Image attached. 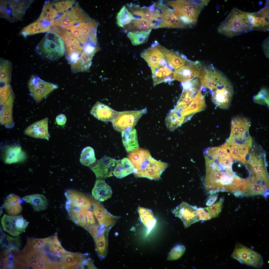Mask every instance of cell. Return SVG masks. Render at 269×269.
Here are the masks:
<instances>
[{
	"instance_id": "ba28073f",
	"label": "cell",
	"mask_w": 269,
	"mask_h": 269,
	"mask_svg": "<svg viewBox=\"0 0 269 269\" xmlns=\"http://www.w3.org/2000/svg\"><path fill=\"white\" fill-rule=\"evenodd\" d=\"M33 0H0V17L10 22L20 21Z\"/></svg>"
},
{
	"instance_id": "7dc6e473",
	"label": "cell",
	"mask_w": 269,
	"mask_h": 269,
	"mask_svg": "<svg viewBox=\"0 0 269 269\" xmlns=\"http://www.w3.org/2000/svg\"><path fill=\"white\" fill-rule=\"evenodd\" d=\"M223 198H221L215 204L209 206L204 208L208 211L212 218L217 217L221 211L224 202Z\"/></svg>"
},
{
	"instance_id": "db71d44e",
	"label": "cell",
	"mask_w": 269,
	"mask_h": 269,
	"mask_svg": "<svg viewBox=\"0 0 269 269\" xmlns=\"http://www.w3.org/2000/svg\"><path fill=\"white\" fill-rule=\"evenodd\" d=\"M67 121L66 117L65 115L62 114H61L58 115L56 117V121L57 124L60 126H63L65 125Z\"/></svg>"
},
{
	"instance_id": "52a82bcc",
	"label": "cell",
	"mask_w": 269,
	"mask_h": 269,
	"mask_svg": "<svg viewBox=\"0 0 269 269\" xmlns=\"http://www.w3.org/2000/svg\"><path fill=\"white\" fill-rule=\"evenodd\" d=\"M37 54L41 58L49 61L57 60L65 55L64 42L57 34L47 32L35 48Z\"/></svg>"
},
{
	"instance_id": "6da1fadb",
	"label": "cell",
	"mask_w": 269,
	"mask_h": 269,
	"mask_svg": "<svg viewBox=\"0 0 269 269\" xmlns=\"http://www.w3.org/2000/svg\"><path fill=\"white\" fill-rule=\"evenodd\" d=\"M206 174L204 185L207 194L229 192L236 194L242 188L244 180L232 171V166L224 162L225 158L209 156L204 157Z\"/></svg>"
},
{
	"instance_id": "b9f144b4",
	"label": "cell",
	"mask_w": 269,
	"mask_h": 269,
	"mask_svg": "<svg viewBox=\"0 0 269 269\" xmlns=\"http://www.w3.org/2000/svg\"><path fill=\"white\" fill-rule=\"evenodd\" d=\"M138 211L141 221L147 228L148 232H150L156 222L152 212L149 209L140 207H139Z\"/></svg>"
},
{
	"instance_id": "4dcf8cb0",
	"label": "cell",
	"mask_w": 269,
	"mask_h": 269,
	"mask_svg": "<svg viewBox=\"0 0 269 269\" xmlns=\"http://www.w3.org/2000/svg\"><path fill=\"white\" fill-rule=\"evenodd\" d=\"M117 112L108 106L98 101L93 107L90 113L99 120L104 122H111Z\"/></svg>"
},
{
	"instance_id": "f546056e",
	"label": "cell",
	"mask_w": 269,
	"mask_h": 269,
	"mask_svg": "<svg viewBox=\"0 0 269 269\" xmlns=\"http://www.w3.org/2000/svg\"><path fill=\"white\" fill-rule=\"evenodd\" d=\"M14 99L13 93L4 103L2 105L0 111V123L7 128L11 129L14 125L12 116V109Z\"/></svg>"
},
{
	"instance_id": "44dd1931",
	"label": "cell",
	"mask_w": 269,
	"mask_h": 269,
	"mask_svg": "<svg viewBox=\"0 0 269 269\" xmlns=\"http://www.w3.org/2000/svg\"><path fill=\"white\" fill-rule=\"evenodd\" d=\"M127 8L135 17L150 20L158 26L161 22L160 17L153 4L149 7L139 6L132 3L127 4Z\"/></svg>"
},
{
	"instance_id": "5bb4252c",
	"label": "cell",
	"mask_w": 269,
	"mask_h": 269,
	"mask_svg": "<svg viewBox=\"0 0 269 269\" xmlns=\"http://www.w3.org/2000/svg\"><path fill=\"white\" fill-rule=\"evenodd\" d=\"M153 4L160 17L161 22L158 28L182 29L189 27L174 14L172 9L162 1H159Z\"/></svg>"
},
{
	"instance_id": "9c48e42d",
	"label": "cell",
	"mask_w": 269,
	"mask_h": 269,
	"mask_svg": "<svg viewBox=\"0 0 269 269\" xmlns=\"http://www.w3.org/2000/svg\"><path fill=\"white\" fill-rule=\"evenodd\" d=\"M250 122L248 118L236 116L231 123V132L228 142L251 147L252 139L249 134Z\"/></svg>"
},
{
	"instance_id": "e575fe53",
	"label": "cell",
	"mask_w": 269,
	"mask_h": 269,
	"mask_svg": "<svg viewBox=\"0 0 269 269\" xmlns=\"http://www.w3.org/2000/svg\"><path fill=\"white\" fill-rule=\"evenodd\" d=\"M21 203L19 197L13 194H11L4 201L3 207L9 215H17L20 213L22 210Z\"/></svg>"
},
{
	"instance_id": "4fadbf2b",
	"label": "cell",
	"mask_w": 269,
	"mask_h": 269,
	"mask_svg": "<svg viewBox=\"0 0 269 269\" xmlns=\"http://www.w3.org/2000/svg\"><path fill=\"white\" fill-rule=\"evenodd\" d=\"M146 109L135 111L118 112L111 121L114 129L122 132L127 130L134 128L139 120L147 112Z\"/></svg>"
},
{
	"instance_id": "836d02e7",
	"label": "cell",
	"mask_w": 269,
	"mask_h": 269,
	"mask_svg": "<svg viewBox=\"0 0 269 269\" xmlns=\"http://www.w3.org/2000/svg\"><path fill=\"white\" fill-rule=\"evenodd\" d=\"M112 191L110 186L102 179L97 180L92 190V195L95 199L103 202L112 196Z\"/></svg>"
},
{
	"instance_id": "816d5d0a",
	"label": "cell",
	"mask_w": 269,
	"mask_h": 269,
	"mask_svg": "<svg viewBox=\"0 0 269 269\" xmlns=\"http://www.w3.org/2000/svg\"><path fill=\"white\" fill-rule=\"evenodd\" d=\"M100 227L98 226L89 225L86 229L94 237L97 236L100 233Z\"/></svg>"
},
{
	"instance_id": "e0dca14e",
	"label": "cell",
	"mask_w": 269,
	"mask_h": 269,
	"mask_svg": "<svg viewBox=\"0 0 269 269\" xmlns=\"http://www.w3.org/2000/svg\"><path fill=\"white\" fill-rule=\"evenodd\" d=\"M1 223L4 231L15 236L25 232L29 223L21 215L11 216L6 214L2 216Z\"/></svg>"
},
{
	"instance_id": "d6986e66",
	"label": "cell",
	"mask_w": 269,
	"mask_h": 269,
	"mask_svg": "<svg viewBox=\"0 0 269 269\" xmlns=\"http://www.w3.org/2000/svg\"><path fill=\"white\" fill-rule=\"evenodd\" d=\"M120 160H117L105 156L96 161L90 168L95 174L97 179H105L113 176L114 169Z\"/></svg>"
},
{
	"instance_id": "d6a6232c",
	"label": "cell",
	"mask_w": 269,
	"mask_h": 269,
	"mask_svg": "<svg viewBox=\"0 0 269 269\" xmlns=\"http://www.w3.org/2000/svg\"><path fill=\"white\" fill-rule=\"evenodd\" d=\"M221 146L229 151L233 159L245 164L246 155L248 152V145L227 141Z\"/></svg>"
},
{
	"instance_id": "7bdbcfd3",
	"label": "cell",
	"mask_w": 269,
	"mask_h": 269,
	"mask_svg": "<svg viewBox=\"0 0 269 269\" xmlns=\"http://www.w3.org/2000/svg\"><path fill=\"white\" fill-rule=\"evenodd\" d=\"M12 65L7 60L0 59V81L10 82L11 81Z\"/></svg>"
},
{
	"instance_id": "277c9868",
	"label": "cell",
	"mask_w": 269,
	"mask_h": 269,
	"mask_svg": "<svg viewBox=\"0 0 269 269\" xmlns=\"http://www.w3.org/2000/svg\"><path fill=\"white\" fill-rule=\"evenodd\" d=\"M17 256L13 258L14 265L18 268L34 269L57 268L56 262L47 255L45 249L38 248L28 251H17Z\"/></svg>"
},
{
	"instance_id": "5b68a950",
	"label": "cell",
	"mask_w": 269,
	"mask_h": 269,
	"mask_svg": "<svg viewBox=\"0 0 269 269\" xmlns=\"http://www.w3.org/2000/svg\"><path fill=\"white\" fill-rule=\"evenodd\" d=\"M248 12L234 8L218 28L220 34L231 38L253 30Z\"/></svg>"
},
{
	"instance_id": "1f68e13d",
	"label": "cell",
	"mask_w": 269,
	"mask_h": 269,
	"mask_svg": "<svg viewBox=\"0 0 269 269\" xmlns=\"http://www.w3.org/2000/svg\"><path fill=\"white\" fill-rule=\"evenodd\" d=\"M126 32L135 31H143L158 28V26L153 22L142 18H134L128 24L123 27Z\"/></svg>"
},
{
	"instance_id": "603a6c76",
	"label": "cell",
	"mask_w": 269,
	"mask_h": 269,
	"mask_svg": "<svg viewBox=\"0 0 269 269\" xmlns=\"http://www.w3.org/2000/svg\"><path fill=\"white\" fill-rule=\"evenodd\" d=\"M203 69L200 62L196 61L194 64L181 67L175 70L174 79L182 83L193 81L199 77Z\"/></svg>"
},
{
	"instance_id": "2e32d148",
	"label": "cell",
	"mask_w": 269,
	"mask_h": 269,
	"mask_svg": "<svg viewBox=\"0 0 269 269\" xmlns=\"http://www.w3.org/2000/svg\"><path fill=\"white\" fill-rule=\"evenodd\" d=\"M213 67L204 68L200 74L199 77L201 88L205 87L211 90L218 86L230 83L226 77Z\"/></svg>"
},
{
	"instance_id": "30bf717a",
	"label": "cell",
	"mask_w": 269,
	"mask_h": 269,
	"mask_svg": "<svg viewBox=\"0 0 269 269\" xmlns=\"http://www.w3.org/2000/svg\"><path fill=\"white\" fill-rule=\"evenodd\" d=\"M98 23L92 19L66 27L65 29L73 34L84 46L88 43L97 45V31Z\"/></svg>"
},
{
	"instance_id": "ee69618b",
	"label": "cell",
	"mask_w": 269,
	"mask_h": 269,
	"mask_svg": "<svg viewBox=\"0 0 269 269\" xmlns=\"http://www.w3.org/2000/svg\"><path fill=\"white\" fill-rule=\"evenodd\" d=\"M21 243L19 237L14 238L8 236H6L4 242L1 245V248L5 253L9 254L12 251L18 250Z\"/></svg>"
},
{
	"instance_id": "f6af8a7d",
	"label": "cell",
	"mask_w": 269,
	"mask_h": 269,
	"mask_svg": "<svg viewBox=\"0 0 269 269\" xmlns=\"http://www.w3.org/2000/svg\"><path fill=\"white\" fill-rule=\"evenodd\" d=\"M134 18L126 6L124 5L117 15V24L119 27H123L129 23Z\"/></svg>"
},
{
	"instance_id": "83f0119b",
	"label": "cell",
	"mask_w": 269,
	"mask_h": 269,
	"mask_svg": "<svg viewBox=\"0 0 269 269\" xmlns=\"http://www.w3.org/2000/svg\"><path fill=\"white\" fill-rule=\"evenodd\" d=\"M2 147L3 159L5 163L10 164L22 160L25 157L24 153L19 143L12 142Z\"/></svg>"
},
{
	"instance_id": "3957f363",
	"label": "cell",
	"mask_w": 269,
	"mask_h": 269,
	"mask_svg": "<svg viewBox=\"0 0 269 269\" xmlns=\"http://www.w3.org/2000/svg\"><path fill=\"white\" fill-rule=\"evenodd\" d=\"M52 3L56 13L50 32L55 27L64 28L92 19L75 0H53Z\"/></svg>"
},
{
	"instance_id": "c3c4849f",
	"label": "cell",
	"mask_w": 269,
	"mask_h": 269,
	"mask_svg": "<svg viewBox=\"0 0 269 269\" xmlns=\"http://www.w3.org/2000/svg\"><path fill=\"white\" fill-rule=\"evenodd\" d=\"M185 250V248L184 246L177 245L172 249L169 253L167 259L172 260L178 259L183 254Z\"/></svg>"
},
{
	"instance_id": "f35d334b",
	"label": "cell",
	"mask_w": 269,
	"mask_h": 269,
	"mask_svg": "<svg viewBox=\"0 0 269 269\" xmlns=\"http://www.w3.org/2000/svg\"><path fill=\"white\" fill-rule=\"evenodd\" d=\"M134 172L135 169L131 162L128 158H124L117 164L113 174L117 178L121 179Z\"/></svg>"
},
{
	"instance_id": "74e56055",
	"label": "cell",
	"mask_w": 269,
	"mask_h": 269,
	"mask_svg": "<svg viewBox=\"0 0 269 269\" xmlns=\"http://www.w3.org/2000/svg\"><path fill=\"white\" fill-rule=\"evenodd\" d=\"M22 199L29 203L33 209L37 211H40L46 209L49 205L48 200L44 195L36 194L27 195L24 197Z\"/></svg>"
},
{
	"instance_id": "f1b7e54d",
	"label": "cell",
	"mask_w": 269,
	"mask_h": 269,
	"mask_svg": "<svg viewBox=\"0 0 269 269\" xmlns=\"http://www.w3.org/2000/svg\"><path fill=\"white\" fill-rule=\"evenodd\" d=\"M48 120L46 118L31 124L25 129L24 134L32 137L48 140L50 136L48 130Z\"/></svg>"
},
{
	"instance_id": "9a60e30c",
	"label": "cell",
	"mask_w": 269,
	"mask_h": 269,
	"mask_svg": "<svg viewBox=\"0 0 269 269\" xmlns=\"http://www.w3.org/2000/svg\"><path fill=\"white\" fill-rule=\"evenodd\" d=\"M28 86L37 103H39L44 97L58 87L57 84L45 81L35 75H32L31 76Z\"/></svg>"
},
{
	"instance_id": "ac0fdd59",
	"label": "cell",
	"mask_w": 269,
	"mask_h": 269,
	"mask_svg": "<svg viewBox=\"0 0 269 269\" xmlns=\"http://www.w3.org/2000/svg\"><path fill=\"white\" fill-rule=\"evenodd\" d=\"M210 92L212 101L216 106L225 109L229 107L233 93L230 83L218 86Z\"/></svg>"
},
{
	"instance_id": "d4e9b609",
	"label": "cell",
	"mask_w": 269,
	"mask_h": 269,
	"mask_svg": "<svg viewBox=\"0 0 269 269\" xmlns=\"http://www.w3.org/2000/svg\"><path fill=\"white\" fill-rule=\"evenodd\" d=\"M158 47L165 56L170 67L174 71L181 67L195 63L188 59L184 55L172 51L161 46L159 43Z\"/></svg>"
},
{
	"instance_id": "8fae6325",
	"label": "cell",
	"mask_w": 269,
	"mask_h": 269,
	"mask_svg": "<svg viewBox=\"0 0 269 269\" xmlns=\"http://www.w3.org/2000/svg\"><path fill=\"white\" fill-rule=\"evenodd\" d=\"M231 256L241 263L255 268H260L263 265V259L260 254L240 243L236 244Z\"/></svg>"
},
{
	"instance_id": "bcb514c9",
	"label": "cell",
	"mask_w": 269,
	"mask_h": 269,
	"mask_svg": "<svg viewBox=\"0 0 269 269\" xmlns=\"http://www.w3.org/2000/svg\"><path fill=\"white\" fill-rule=\"evenodd\" d=\"M96 161L94 150L90 146L84 148L81 154L80 161L84 165L89 166L94 163Z\"/></svg>"
},
{
	"instance_id": "f5cc1de1",
	"label": "cell",
	"mask_w": 269,
	"mask_h": 269,
	"mask_svg": "<svg viewBox=\"0 0 269 269\" xmlns=\"http://www.w3.org/2000/svg\"><path fill=\"white\" fill-rule=\"evenodd\" d=\"M210 194L206 201V205L207 206H210L218 198V195L216 193Z\"/></svg>"
},
{
	"instance_id": "7c38bea8",
	"label": "cell",
	"mask_w": 269,
	"mask_h": 269,
	"mask_svg": "<svg viewBox=\"0 0 269 269\" xmlns=\"http://www.w3.org/2000/svg\"><path fill=\"white\" fill-rule=\"evenodd\" d=\"M59 36L64 43L66 58L71 65L79 58L84 51V46L76 37L69 31L63 30Z\"/></svg>"
},
{
	"instance_id": "4316f807",
	"label": "cell",
	"mask_w": 269,
	"mask_h": 269,
	"mask_svg": "<svg viewBox=\"0 0 269 269\" xmlns=\"http://www.w3.org/2000/svg\"><path fill=\"white\" fill-rule=\"evenodd\" d=\"M59 256L60 266L65 269H75L81 267L88 260L85 255L66 251L61 253Z\"/></svg>"
},
{
	"instance_id": "ab89813d",
	"label": "cell",
	"mask_w": 269,
	"mask_h": 269,
	"mask_svg": "<svg viewBox=\"0 0 269 269\" xmlns=\"http://www.w3.org/2000/svg\"><path fill=\"white\" fill-rule=\"evenodd\" d=\"M108 230L100 233L93 237L96 250L101 258H104L107 254L108 247L107 235Z\"/></svg>"
},
{
	"instance_id": "8d00e7d4",
	"label": "cell",
	"mask_w": 269,
	"mask_h": 269,
	"mask_svg": "<svg viewBox=\"0 0 269 269\" xmlns=\"http://www.w3.org/2000/svg\"><path fill=\"white\" fill-rule=\"evenodd\" d=\"M122 141L126 151L130 152L139 148L137 132L135 129H128L122 132Z\"/></svg>"
},
{
	"instance_id": "681fc988",
	"label": "cell",
	"mask_w": 269,
	"mask_h": 269,
	"mask_svg": "<svg viewBox=\"0 0 269 269\" xmlns=\"http://www.w3.org/2000/svg\"><path fill=\"white\" fill-rule=\"evenodd\" d=\"M197 213L200 220H207L211 218L208 211L204 208H198Z\"/></svg>"
},
{
	"instance_id": "cb8c5ba5",
	"label": "cell",
	"mask_w": 269,
	"mask_h": 269,
	"mask_svg": "<svg viewBox=\"0 0 269 269\" xmlns=\"http://www.w3.org/2000/svg\"><path fill=\"white\" fill-rule=\"evenodd\" d=\"M127 157L134 168V175L144 169L152 158L148 150L140 148L129 152Z\"/></svg>"
},
{
	"instance_id": "484cf974",
	"label": "cell",
	"mask_w": 269,
	"mask_h": 269,
	"mask_svg": "<svg viewBox=\"0 0 269 269\" xmlns=\"http://www.w3.org/2000/svg\"><path fill=\"white\" fill-rule=\"evenodd\" d=\"M167 166V163L152 158L147 166L134 176L136 177H145L157 180Z\"/></svg>"
},
{
	"instance_id": "7a4b0ae2",
	"label": "cell",
	"mask_w": 269,
	"mask_h": 269,
	"mask_svg": "<svg viewBox=\"0 0 269 269\" xmlns=\"http://www.w3.org/2000/svg\"><path fill=\"white\" fill-rule=\"evenodd\" d=\"M183 90L174 108L171 111L179 118L189 120L206 107L204 98L200 88L192 82L182 83Z\"/></svg>"
},
{
	"instance_id": "d590c367",
	"label": "cell",
	"mask_w": 269,
	"mask_h": 269,
	"mask_svg": "<svg viewBox=\"0 0 269 269\" xmlns=\"http://www.w3.org/2000/svg\"><path fill=\"white\" fill-rule=\"evenodd\" d=\"M95 53H89L83 51L79 58L71 65V69L73 73L89 71L92 60Z\"/></svg>"
},
{
	"instance_id": "60d3db41",
	"label": "cell",
	"mask_w": 269,
	"mask_h": 269,
	"mask_svg": "<svg viewBox=\"0 0 269 269\" xmlns=\"http://www.w3.org/2000/svg\"><path fill=\"white\" fill-rule=\"evenodd\" d=\"M151 31V29L130 32L127 33V36L133 45H137L147 42Z\"/></svg>"
},
{
	"instance_id": "f907efd6",
	"label": "cell",
	"mask_w": 269,
	"mask_h": 269,
	"mask_svg": "<svg viewBox=\"0 0 269 269\" xmlns=\"http://www.w3.org/2000/svg\"><path fill=\"white\" fill-rule=\"evenodd\" d=\"M265 92L262 90L260 91L258 94L254 98V99L257 102L260 103H266L268 104V99L266 98L264 95Z\"/></svg>"
},
{
	"instance_id": "8992f818",
	"label": "cell",
	"mask_w": 269,
	"mask_h": 269,
	"mask_svg": "<svg viewBox=\"0 0 269 269\" xmlns=\"http://www.w3.org/2000/svg\"><path fill=\"white\" fill-rule=\"evenodd\" d=\"M209 0H178L168 1L174 14L189 27L195 25L202 10Z\"/></svg>"
},
{
	"instance_id": "7402d4cb",
	"label": "cell",
	"mask_w": 269,
	"mask_h": 269,
	"mask_svg": "<svg viewBox=\"0 0 269 269\" xmlns=\"http://www.w3.org/2000/svg\"><path fill=\"white\" fill-rule=\"evenodd\" d=\"M248 17L253 30L267 31H269V1L265 7L256 12H248Z\"/></svg>"
},
{
	"instance_id": "ffe728a7",
	"label": "cell",
	"mask_w": 269,
	"mask_h": 269,
	"mask_svg": "<svg viewBox=\"0 0 269 269\" xmlns=\"http://www.w3.org/2000/svg\"><path fill=\"white\" fill-rule=\"evenodd\" d=\"M198 208L183 202L172 211L176 216L180 218L187 228L191 225L200 220L197 213Z\"/></svg>"
}]
</instances>
